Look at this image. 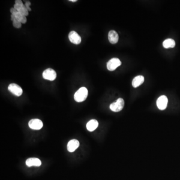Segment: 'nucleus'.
<instances>
[{
	"label": "nucleus",
	"mask_w": 180,
	"mask_h": 180,
	"mask_svg": "<svg viewBox=\"0 0 180 180\" xmlns=\"http://www.w3.org/2000/svg\"><path fill=\"white\" fill-rule=\"evenodd\" d=\"M88 91L85 87H82L74 94V99L77 102H82L87 99Z\"/></svg>",
	"instance_id": "f257e3e1"
},
{
	"label": "nucleus",
	"mask_w": 180,
	"mask_h": 180,
	"mask_svg": "<svg viewBox=\"0 0 180 180\" xmlns=\"http://www.w3.org/2000/svg\"><path fill=\"white\" fill-rule=\"evenodd\" d=\"M124 105V100L122 98H118L116 102L111 104L110 108L112 112H118L123 109Z\"/></svg>",
	"instance_id": "f03ea898"
},
{
	"label": "nucleus",
	"mask_w": 180,
	"mask_h": 180,
	"mask_svg": "<svg viewBox=\"0 0 180 180\" xmlns=\"http://www.w3.org/2000/svg\"><path fill=\"white\" fill-rule=\"evenodd\" d=\"M121 64V62L118 58H114L108 62L106 64V67L108 70L113 71L119 67Z\"/></svg>",
	"instance_id": "7ed1b4c3"
},
{
	"label": "nucleus",
	"mask_w": 180,
	"mask_h": 180,
	"mask_svg": "<svg viewBox=\"0 0 180 180\" xmlns=\"http://www.w3.org/2000/svg\"><path fill=\"white\" fill-rule=\"evenodd\" d=\"M43 77L44 79L52 81L56 79L57 77V74L55 70L52 69H47L45 70L43 73Z\"/></svg>",
	"instance_id": "20e7f679"
},
{
	"label": "nucleus",
	"mask_w": 180,
	"mask_h": 180,
	"mask_svg": "<svg viewBox=\"0 0 180 180\" xmlns=\"http://www.w3.org/2000/svg\"><path fill=\"white\" fill-rule=\"evenodd\" d=\"M28 126L31 129L34 130H39L43 128V124L41 120L38 118H34L29 121Z\"/></svg>",
	"instance_id": "39448f33"
},
{
	"label": "nucleus",
	"mask_w": 180,
	"mask_h": 180,
	"mask_svg": "<svg viewBox=\"0 0 180 180\" xmlns=\"http://www.w3.org/2000/svg\"><path fill=\"white\" fill-rule=\"evenodd\" d=\"M8 90L12 94L18 97L21 96L22 94V88L17 84H10L9 85Z\"/></svg>",
	"instance_id": "423d86ee"
},
{
	"label": "nucleus",
	"mask_w": 180,
	"mask_h": 180,
	"mask_svg": "<svg viewBox=\"0 0 180 180\" xmlns=\"http://www.w3.org/2000/svg\"><path fill=\"white\" fill-rule=\"evenodd\" d=\"M168 102V98L166 96L164 95L160 96L157 100L158 108L160 110H164L167 106Z\"/></svg>",
	"instance_id": "0eeeda50"
},
{
	"label": "nucleus",
	"mask_w": 180,
	"mask_h": 180,
	"mask_svg": "<svg viewBox=\"0 0 180 180\" xmlns=\"http://www.w3.org/2000/svg\"><path fill=\"white\" fill-rule=\"evenodd\" d=\"M69 39L71 43L76 45H78L81 43L82 40L79 34L75 31H71L69 33Z\"/></svg>",
	"instance_id": "6e6552de"
},
{
	"label": "nucleus",
	"mask_w": 180,
	"mask_h": 180,
	"mask_svg": "<svg viewBox=\"0 0 180 180\" xmlns=\"http://www.w3.org/2000/svg\"><path fill=\"white\" fill-rule=\"evenodd\" d=\"M80 142L77 140L73 139L69 141L67 145L68 151L69 152H73L79 147Z\"/></svg>",
	"instance_id": "1a4fd4ad"
},
{
	"label": "nucleus",
	"mask_w": 180,
	"mask_h": 180,
	"mask_svg": "<svg viewBox=\"0 0 180 180\" xmlns=\"http://www.w3.org/2000/svg\"><path fill=\"white\" fill-rule=\"evenodd\" d=\"M26 164L28 167L32 166H39L42 164V162L38 158H30L26 160Z\"/></svg>",
	"instance_id": "9d476101"
},
{
	"label": "nucleus",
	"mask_w": 180,
	"mask_h": 180,
	"mask_svg": "<svg viewBox=\"0 0 180 180\" xmlns=\"http://www.w3.org/2000/svg\"><path fill=\"white\" fill-rule=\"evenodd\" d=\"M14 8L18 11L19 13L21 14L24 16H27L28 14V11L25 5L22 4H15Z\"/></svg>",
	"instance_id": "9b49d317"
},
{
	"label": "nucleus",
	"mask_w": 180,
	"mask_h": 180,
	"mask_svg": "<svg viewBox=\"0 0 180 180\" xmlns=\"http://www.w3.org/2000/svg\"><path fill=\"white\" fill-rule=\"evenodd\" d=\"M108 39H109V42L111 44H115L117 43L118 40V33L114 30H111L109 32Z\"/></svg>",
	"instance_id": "f8f14e48"
},
{
	"label": "nucleus",
	"mask_w": 180,
	"mask_h": 180,
	"mask_svg": "<svg viewBox=\"0 0 180 180\" xmlns=\"http://www.w3.org/2000/svg\"><path fill=\"white\" fill-rule=\"evenodd\" d=\"M98 125H99L98 122L96 120L93 119V120H90V121H88L87 123L86 127L88 131L93 132L97 128Z\"/></svg>",
	"instance_id": "ddd939ff"
},
{
	"label": "nucleus",
	"mask_w": 180,
	"mask_h": 180,
	"mask_svg": "<svg viewBox=\"0 0 180 180\" xmlns=\"http://www.w3.org/2000/svg\"><path fill=\"white\" fill-rule=\"evenodd\" d=\"M144 77L140 75L138 76H136L134 78L132 81V86L134 88H136L140 86L144 82Z\"/></svg>",
	"instance_id": "4468645a"
},
{
	"label": "nucleus",
	"mask_w": 180,
	"mask_h": 180,
	"mask_svg": "<svg viewBox=\"0 0 180 180\" xmlns=\"http://www.w3.org/2000/svg\"><path fill=\"white\" fill-rule=\"evenodd\" d=\"M175 42L172 39H166L163 43V46L164 48H166V49L174 48L175 46Z\"/></svg>",
	"instance_id": "2eb2a0df"
},
{
	"label": "nucleus",
	"mask_w": 180,
	"mask_h": 180,
	"mask_svg": "<svg viewBox=\"0 0 180 180\" xmlns=\"http://www.w3.org/2000/svg\"><path fill=\"white\" fill-rule=\"evenodd\" d=\"M15 16L16 19L18 21H19L22 24H26L27 22V19L26 16H24L22 15L18 11L15 12V13L13 14Z\"/></svg>",
	"instance_id": "dca6fc26"
},
{
	"label": "nucleus",
	"mask_w": 180,
	"mask_h": 180,
	"mask_svg": "<svg viewBox=\"0 0 180 180\" xmlns=\"http://www.w3.org/2000/svg\"><path fill=\"white\" fill-rule=\"evenodd\" d=\"M11 20L13 21V25L14 27L16 28H20L21 26H22V23L18 21L16 19V18L15 17L14 15L12 14L11 15Z\"/></svg>",
	"instance_id": "f3484780"
},
{
	"label": "nucleus",
	"mask_w": 180,
	"mask_h": 180,
	"mask_svg": "<svg viewBox=\"0 0 180 180\" xmlns=\"http://www.w3.org/2000/svg\"><path fill=\"white\" fill-rule=\"evenodd\" d=\"M31 4V3L30 2H27L25 3L26 7L27 8V10H28V11H31V9L30 8V5Z\"/></svg>",
	"instance_id": "a211bd4d"
},
{
	"label": "nucleus",
	"mask_w": 180,
	"mask_h": 180,
	"mask_svg": "<svg viewBox=\"0 0 180 180\" xmlns=\"http://www.w3.org/2000/svg\"><path fill=\"white\" fill-rule=\"evenodd\" d=\"M16 11H17V10H16L14 8H12L10 9V12L12 14H14L15 13V12H16Z\"/></svg>",
	"instance_id": "6ab92c4d"
},
{
	"label": "nucleus",
	"mask_w": 180,
	"mask_h": 180,
	"mask_svg": "<svg viewBox=\"0 0 180 180\" xmlns=\"http://www.w3.org/2000/svg\"><path fill=\"white\" fill-rule=\"evenodd\" d=\"M70 1L72 2H76L77 1L76 0H70Z\"/></svg>",
	"instance_id": "aec40b11"
}]
</instances>
